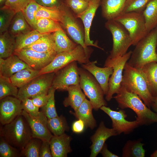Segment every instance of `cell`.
<instances>
[{"instance_id":"1","label":"cell","mask_w":157,"mask_h":157,"mask_svg":"<svg viewBox=\"0 0 157 157\" xmlns=\"http://www.w3.org/2000/svg\"><path fill=\"white\" fill-rule=\"evenodd\" d=\"M113 97L121 109L129 108L136 114V120L140 126H148L157 123V113L151 110L136 94L128 91L123 86Z\"/></svg>"},{"instance_id":"2","label":"cell","mask_w":157,"mask_h":157,"mask_svg":"<svg viewBox=\"0 0 157 157\" xmlns=\"http://www.w3.org/2000/svg\"><path fill=\"white\" fill-rule=\"evenodd\" d=\"M135 46L127 62L130 66L141 69L148 63L157 62V27L149 32Z\"/></svg>"},{"instance_id":"3","label":"cell","mask_w":157,"mask_h":157,"mask_svg":"<svg viewBox=\"0 0 157 157\" xmlns=\"http://www.w3.org/2000/svg\"><path fill=\"white\" fill-rule=\"evenodd\" d=\"M2 126L0 128V136L21 151L33 138L30 126L21 114L10 123Z\"/></svg>"},{"instance_id":"4","label":"cell","mask_w":157,"mask_h":157,"mask_svg":"<svg viewBox=\"0 0 157 157\" xmlns=\"http://www.w3.org/2000/svg\"><path fill=\"white\" fill-rule=\"evenodd\" d=\"M121 85L129 92L138 95L151 108L154 97L149 91L145 77L141 69L133 67L127 62L124 68Z\"/></svg>"},{"instance_id":"5","label":"cell","mask_w":157,"mask_h":157,"mask_svg":"<svg viewBox=\"0 0 157 157\" xmlns=\"http://www.w3.org/2000/svg\"><path fill=\"white\" fill-rule=\"evenodd\" d=\"M93 49L89 46L84 48L78 44L74 49L56 54L51 61L40 72V74L55 72L74 61L82 64L90 62L89 59Z\"/></svg>"},{"instance_id":"6","label":"cell","mask_w":157,"mask_h":157,"mask_svg":"<svg viewBox=\"0 0 157 157\" xmlns=\"http://www.w3.org/2000/svg\"><path fill=\"white\" fill-rule=\"evenodd\" d=\"M105 26L111 33L113 40L112 49L106 60H115L127 52L132 45L131 39L124 27L114 19L107 20Z\"/></svg>"},{"instance_id":"7","label":"cell","mask_w":157,"mask_h":157,"mask_svg":"<svg viewBox=\"0 0 157 157\" xmlns=\"http://www.w3.org/2000/svg\"><path fill=\"white\" fill-rule=\"evenodd\" d=\"M79 70L80 86L89 99L93 109L97 111L103 106H107V103L104 98V92L94 77L82 67H79Z\"/></svg>"},{"instance_id":"8","label":"cell","mask_w":157,"mask_h":157,"mask_svg":"<svg viewBox=\"0 0 157 157\" xmlns=\"http://www.w3.org/2000/svg\"><path fill=\"white\" fill-rule=\"evenodd\" d=\"M114 20L121 24L128 31L133 46H135L149 33L143 12L123 13Z\"/></svg>"},{"instance_id":"9","label":"cell","mask_w":157,"mask_h":157,"mask_svg":"<svg viewBox=\"0 0 157 157\" xmlns=\"http://www.w3.org/2000/svg\"><path fill=\"white\" fill-rule=\"evenodd\" d=\"M62 16L60 22L62 28L74 42L86 48L84 43L85 31L84 26L78 20L71 9L64 4L61 7Z\"/></svg>"},{"instance_id":"10","label":"cell","mask_w":157,"mask_h":157,"mask_svg":"<svg viewBox=\"0 0 157 157\" xmlns=\"http://www.w3.org/2000/svg\"><path fill=\"white\" fill-rule=\"evenodd\" d=\"M132 52V51H130L115 60H106L104 67H111L113 68V73L109 79L108 91L105 97L107 101H110L113 95L116 94L119 90L121 86L124 68Z\"/></svg>"},{"instance_id":"11","label":"cell","mask_w":157,"mask_h":157,"mask_svg":"<svg viewBox=\"0 0 157 157\" xmlns=\"http://www.w3.org/2000/svg\"><path fill=\"white\" fill-rule=\"evenodd\" d=\"M55 72L41 74L19 88L17 98L22 100L40 94L48 92L52 86Z\"/></svg>"},{"instance_id":"12","label":"cell","mask_w":157,"mask_h":157,"mask_svg":"<svg viewBox=\"0 0 157 157\" xmlns=\"http://www.w3.org/2000/svg\"><path fill=\"white\" fill-rule=\"evenodd\" d=\"M55 73L52 86L56 90L67 91L71 85H79V67L76 61L72 62Z\"/></svg>"},{"instance_id":"13","label":"cell","mask_w":157,"mask_h":157,"mask_svg":"<svg viewBox=\"0 0 157 157\" xmlns=\"http://www.w3.org/2000/svg\"><path fill=\"white\" fill-rule=\"evenodd\" d=\"M100 109L107 114L112 121V127L118 135L129 134L140 126L139 122L135 120L129 121L126 119L127 115L124 109L118 111L113 110L109 107L103 106Z\"/></svg>"},{"instance_id":"14","label":"cell","mask_w":157,"mask_h":157,"mask_svg":"<svg viewBox=\"0 0 157 157\" xmlns=\"http://www.w3.org/2000/svg\"><path fill=\"white\" fill-rule=\"evenodd\" d=\"M14 54L29 67L40 70L49 64L57 54L56 52H40L25 48L15 51Z\"/></svg>"},{"instance_id":"15","label":"cell","mask_w":157,"mask_h":157,"mask_svg":"<svg viewBox=\"0 0 157 157\" xmlns=\"http://www.w3.org/2000/svg\"><path fill=\"white\" fill-rule=\"evenodd\" d=\"M0 100V122L2 125L10 123L21 114L23 110L20 99L8 96Z\"/></svg>"},{"instance_id":"16","label":"cell","mask_w":157,"mask_h":157,"mask_svg":"<svg viewBox=\"0 0 157 157\" xmlns=\"http://www.w3.org/2000/svg\"><path fill=\"white\" fill-rule=\"evenodd\" d=\"M21 115L28 123L33 138L49 142L53 135L48 128V118L41 111L38 116L36 117L31 116L24 110H22Z\"/></svg>"},{"instance_id":"17","label":"cell","mask_w":157,"mask_h":157,"mask_svg":"<svg viewBox=\"0 0 157 157\" xmlns=\"http://www.w3.org/2000/svg\"><path fill=\"white\" fill-rule=\"evenodd\" d=\"M101 0H91L87 9L77 18L82 21L85 31L84 43L87 47L92 46L101 49H104L99 47L97 43H94L90 38V31L92 23L96 12L100 6Z\"/></svg>"},{"instance_id":"18","label":"cell","mask_w":157,"mask_h":157,"mask_svg":"<svg viewBox=\"0 0 157 157\" xmlns=\"http://www.w3.org/2000/svg\"><path fill=\"white\" fill-rule=\"evenodd\" d=\"M117 135L113 128H109L105 125L103 121H101L95 133L91 138L92 144L90 147V157H96L99 153L109 138Z\"/></svg>"},{"instance_id":"19","label":"cell","mask_w":157,"mask_h":157,"mask_svg":"<svg viewBox=\"0 0 157 157\" xmlns=\"http://www.w3.org/2000/svg\"><path fill=\"white\" fill-rule=\"evenodd\" d=\"M97 63V60L90 61L87 63L81 64V67L94 77L106 95L108 91L109 79L113 73V68L111 67H99L96 65Z\"/></svg>"},{"instance_id":"20","label":"cell","mask_w":157,"mask_h":157,"mask_svg":"<svg viewBox=\"0 0 157 157\" xmlns=\"http://www.w3.org/2000/svg\"><path fill=\"white\" fill-rule=\"evenodd\" d=\"M72 138L65 133L59 136L53 135L49 142L52 157H67L71 152Z\"/></svg>"},{"instance_id":"21","label":"cell","mask_w":157,"mask_h":157,"mask_svg":"<svg viewBox=\"0 0 157 157\" xmlns=\"http://www.w3.org/2000/svg\"><path fill=\"white\" fill-rule=\"evenodd\" d=\"M29 67L15 54L5 59L0 58V75L5 77L9 78L17 72Z\"/></svg>"},{"instance_id":"22","label":"cell","mask_w":157,"mask_h":157,"mask_svg":"<svg viewBox=\"0 0 157 157\" xmlns=\"http://www.w3.org/2000/svg\"><path fill=\"white\" fill-rule=\"evenodd\" d=\"M126 0H101V15L107 20L114 19L123 13Z\"/></svg>"},{"instance_id":"23","label":"cell","mask_w":157,"mask_h":157,"mask_svg":"<svg viewBox=\"0 0 157 157\" xmlns=\"http://www.w3.org/2000/svg\"><path fill=\"white\" fill-rule=\"evenodd\" d=\"M93 109L90 101L86 98L76 111L70 112L76 118L82 120L86 128L93 129L97 126L96 121L92 114Z\"/></svg>"},{"instance_id":"24","label":"cell","mask_w":157,"mask_h":157,"mask_svg":"<svg viewBox=\"0 0 157 157\" xmlns=\"http://www.w3.org/2000/svg\"><path fill=\"white\" fill-rule=\"evenodd\" d=\"M33 30L26 20L22 11L16 13L8 31L16 38Z\"/></svg>"},{"instance_id":"25","label":"cell","mask_w":157,"mask_h":157,"mask_svg":"<svg viewBox=\"0 0 157 157\" xmlns=\"http://www.w3.org/2000/svg\"><path fill=\"white\" fill-rule=\"evenodd\" d=\"M81 90L79 85L69 86L67 90L68 95L63 102L64 106L65 107L70 106L74 111H76L86 98Z\"/></svg>"},{"instance_id":"26","label":"cell","mask_w":157,"mask_h":157,"mask_svg":"<svg viewBox=\"0 0 157 157\" xmlns=\"http://www.w3.org/2000/svg\"><path fill=\"white\" fill-rule=\"evenodd\" d=\"M40 71L29 67L15 73L9 78L14 85L19 88L40 75Z\"/></svg>"},{"instance_id":"27","label":"cell","mask_w":157,"mask_h":157,"mask_svg":"<svg viewBox=\"0 0 157 157\" xmlns=\"http://www.w3.org/2000/svg\"><path fill=\"white\" fill-rule=\"evenodd\" d=\"M141 69L145 77L150 94L154 98L157 97V62L148 63Z\"/></svg>"},{"instance_id":"28","label":"cell","mask_w":157,"mask_h":157,"mask_svg":"<svg viewBox=\"0 0 157 157\" xmlns=\"http://www.w3.org/2000/svg\"><path fill=\"white\" fill-rule=\"evenodd\" d=\"M52 34L57 54L71 51L78 45L68 38L62 28Z\"/></svg>"},{"instance_id":"29","label":"cell","mask_w":157,"mask_h":157,"mask_svg":"<svg viewBox=\"0 0 157 157\" xmlns=\"http://www.w3.org/2000/svg\"><path fill=\"white\" fill-rule=\"evenodd\" d=\"M25 48L40 52L57 53L52 33L44 35L33 43Z\"/></svg>"},{"instance_id":"30","label":"cell","mask_w":157,"mask_h":157,"mask_svg":"<svg viewBox=\"0 0 157 157\" xmlns=\"http://www.w3.org/2000/svg\"><path fill=\"white\" fill-rule=\"evenodd\" d=\"M142 140H128L122 149L123 157H144L145 150L143 148L144 144Z\"/></svg>"},{"instance_id":"31","label":"cell","mask_w":157,"mask_h":157,"mask_svg":"<svg viewBox=\"0 0 157 157\" xmlns=\"http://www.w3.org/2000/svg\"><path fill=\"white\" fill-rule=\"evenodd\" d=\"M15 38L6 31L0 34V58L5 59L14 54Z\"/></svg>"},{"instance_id":"32","label":"cell","mask_w":157,"mask_h":157,"mask_svg":"<svg viewBox=\"0 0 157 157\" xmlns=\"http://www.w3.org/2000/svg\"><path fill=\"white\" fill-rule=\"evenodd\" d=\"M146 28L149 32L157 27V0H151L143 11Z\"/></svg>"},{"instance_id":"33","label":"cell","mask_w":157,"mask_h":157,"mask_svg":"<svg viewBox=\"0 0 157 157\" xmlns=\"http://www.w3.org/2000/svg\"><path fill=\"white\" fill-rule=\"evenodd\" d=\"M47 126L51 133L55 136L62 135L69 129L65 117L62 115L48 119Z\"/></svg>"},{"instance_id":"34","label":"cell","mask_w":157,"mask_h":157,"mask_svg":"<svg viewBox=\"0 0 157 157\" xmlns=\"http://www.w3.org/2000/svg\"><path fill=\"white\" fill-rule=\"evenodd\" d=\"M45 34L40 33L36 30L33 29L27 33L16 37L15 51L20 50L30 45Z\"/></svg>"},{"instance_id":"35","label":"cell","mask_w":157,"mask_h":157,"mask_svg":"<svg viewBox=\"0 0 157 157\" xmlns=\"http://www.w3.org/2000/svg\"><path fill=\"white\" fill-rule=\"evenodd\" d=\"M62 28L59 22L45 18L37 19L35 29L41 34L53 33Z\"/></svg>"},{"instance_id":"36","label":"cell","mask_w":157,"mask_h":157,"mask_svg":"<svg viewBox=\"0 0 157 157\" xmlns=\"http://www.w3.org/2000/svg\"><path fill=\"white\" fill-rule=\"evenodd\" d=\"M61 7H49L40 6L35 15L36 20L40 18H45L60 23L62 16Z\"/></svg>"},{"instance_id":"37","label":"cell","mask_w":157,"mask_h":157,"mask_svg":"<svg viewBox=\"0 0 157 157\" xmlns=\"http://www.w3.org/2000/svg\"><path fill=\"white\" fill-rule=\"evenodd\" d=\"M9 78L0 75V100L8 96L17 97L19 89Z\"/></svg>"},{"instance_id":"38","label":"cell","mask_w":157,"mask_h":157,"mask_svg":"<svg viewBox=\"0 0 157 157\" xmlns=\"http://www.w3.org/2000/svg\"><path fill=\"white\" fill-rule=\"evenodd\" d=\"M42 142V140L32 138L21 151V156L40 157V150Z\"/></svg>"},{"instance_id":"39","label":"cell","mask_w":157,"mask_h":157,"mask_svg":"<svg viewBox=\"0 0 157 157\" xmlns=\"http://www.w3.org/2000/svg\"><path fill=\"white\" fill-rule=\"evenodd\" d=\"M40 6L35 0H32L22 10L26 20L33 29L36 21L35 15Z\"/></svg>"},{"instance_id":"40","label":"cell","mask_w":157,"mask_h":157,"mask_svg":"<svg viewBox=\"0 0 157 157\" xmlns=\"http://www.w3.org/2000/svg\"><path fill=\"white\" fill-rule=\"evenodd\" d=\"M56 89L52 86L49 91L50 96L47 103L41 108V111L48 118H51L58 116L55 104V92Z\"/></svg>"},{"instance_id":"41","label":"cell","mask_w":157,"mask_h":157,"mask_svg":"<svg viewBox=\"0 0 157 157\" xmlns=\"http://www.w3.org/2000/svg\"><path fill=\"white\" fill-rule=\"evenodd\" d=\"M15 12L3 7L0 8V34L7 31Z\"/></svg>"},{"instance_id":"42","label":"cell","mask_w":157,"mask_h":157,"mask_svg":"<svg viewBox=\"0 0 157 157\" xmlns=\"http://www.w3.org/2000/svg\"><path fill=\"white\" fill-rule=\"evenodd\" d=\"M21 156V152L20 150L11 145L3 138L0 136V157H18Z\"/></svg>"},{"instance_id":"43","label":"cell","mask_w":157,"mask_h":157,"mask_svg":"<svg viewBox=\"0 0 157 157\" xmlns=\"http://www.w3.org/2000/svg\"><path fill=\"white\" fill-rule=\"evenodd\" d=\"M89 4V2L84 0H65V2L77 18L87 9Z\"/></svg>"},{"instance_id":"44","label":"cell","mask_w":157,"mask_h":157,"mask_svg":"<svg viewBox=\"0 0 157 157\" xmlns=\"http://www.w3.org/2000/svg\"><path fill=\"white\" fill-rule=\"evenodd\" d=\"M151 0H126L123 13L130 12H143Z\"/></svg>"},{"instance_id":"45","label":"cell","mask_w":157,"mask_h":157,"mask_svg":"<svg viewBox=\"0 0 157 157\" xmlns=\"http://www.w3.org/2000/svg\"><path fill=\"white\" fill-rule=\"evenodd\" d=\"M21 101L23 110L32 117H36L38 116L41 111L39 110V108L34 104L31 98H25Z\"/></svg>"},{"instance_id":"46","label":"cell","mask_w":157,"mask_h":157,"mask_svg":"<svg viewBox=\"0 0 157 157\" xmlns=\"http://www.w3.org/2000/svg\"><path fill=\"white\" fill-rule=\"evenodd\" d=\"M32 0H7L5 5L3 7L13 10L16 13L22 11Z\"/></svg>"},{"instance_id":"47","label":"cell","mask_w":157,"mask_h":157,"mask_svg":"<svg viewBox=\"0 0 157 157\" xmlns=\"http://www.w3.org/2000/svg\"><path fill=\"white\" fill-rule=\"evenodd\" d=\"M50 96V93L48 92H43L31 98L33 102L38 107L41 108L47 102Z\"/></svg>"},{"instance_id":"48","label":"cell","mask_w":157,"mask_h":157,"mask_svg":"<svg viewBox=\"0 0 157 157\" xmlns=\"http://www.w3.org/2000/svg\"><path fill=\"white\" fill-rule=\"evenodd\" d=\"M40 6L49 7L60 8L65 3V0H35Z\"/></svg>"},{"instance_id":"49","label":"cell","mask_w":157,"mask_h":157,"mask_svg":"<svg viewBox=\"0 0 157 157\" xmlns=\"http://www.w3.org/2000/svg\"><path fill=\"white\" fill-rule=\"evenodd\" d=\"M40 157H52L49 142L42 140L39 153Z\"/></svg>"},{"instance_id":"50","label":"cell","mask_w":157,"mask_h":157,"mask_svg":"<svg viewBox=\"0 0 157 157\" xmlns=\"http://www.w3.org/2000/svg\"><path fill=\"white\" fill-rule=\"evenodd\" d=\"M85 127L83 122L81 119H78L73 123L72 129L73 132L79 133L83 131Z\"/></svg>"},{"instance_id":"51","label":"cell","mask_w":157,"mask_h":157,"mask_svg":"<svg viewBox=\"0 0 157 157\" xmlns=\"http://www.w3.org/2000/svg\"><path fill=\"white\" fill-rule=\"evenodd\" d=\"M100 153L104 157H119L118 155L112 153L108 149L107 144L105 143Z\"/></svg>"},{"instance_id":"52","label":"cell","mask_w":157,"mask_h":157,"mask_svg":"<svg viewBox=\"0 0 157 157\" xmlns=\"http://www.w3.org/2000/svg\"><path fill=\"white\" fill-rule=\"evenodd\" d=\"M151 107L154 112L157 113V97L154 98Z\"/></svg>"},{"instance_id":"53","label":"cell","mask_w":157,"mask_h":157,"mask_svg":"<svg viewBox=\"0 0 157 157\" xmlns=\"http://www.w3.org/2000/svg\"><path fill=\"white\" fill-rule=\"evenodd\" d=\"M7 0H0V8L3 7L5 5Z\"/></svg>"},{"instance_id":"54","label":"cell","mask_w":157,"mask_h":157,"mask_svg":"<svg viewBox=\"0 0 157 157\" xmlns=\"http://www.w3.org/2000/svg\"><path fill=\"white\" fill-rule=\"evenodd\" d=\"M151 157H157V149L150 155Z\"/></svg>"},{"instance_id":"55","label":"cell","mask_w":157,"mask_h":157,"mask_svg":"<svg viewBox=\"0 0 157 157\" xmlns=\"http://www.w3.org/2000/svg\"><path fill=\"white\" fill-rule=\"evenodd\" d=\"M88 2H89L91 0H84Z\"/></svg>"},{"instance_id":"56","label":"cell","mask_w":157,"mask_h":157,"mask_svg":"<svg viewBox=\"0 0 157 157\" xmlns=\"http://www.w3.org/2000/svg\"><path fill=\"white\" fill-rule=\"evenodd\" d=\"M156 52L157 53V49H156Z\"/></svg>"}]
</instances>
